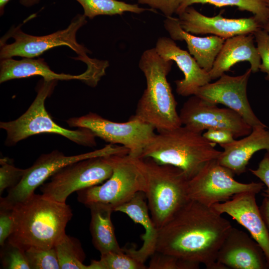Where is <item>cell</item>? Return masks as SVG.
<instances>
[{
	"label": "cell",
	"mask_w": 269,
	"mask_h": 269,
	"mask_svg": "<svg viewBox=\"0 0 269 269\" xmlns=\"http://www.w3.org/2000/svg\"><path fill=\"white\" fill-rule=\"evenodd\" d=\"M195 3H209L218 7L236 6L239 10L252 13L261 27L269 21V7L265 0H183L176 13L179 14Z\"/></svg>",
	"instance_id": "25"
},
{
	"label": "cell",
	"mask_w": 269,
	"mask_h": 269,
	"mask_svg": "<svg viewBox=\"0 0 269 269\" xmlns=\"http://www.w3.org/2000/svg\"><path fill=\"white\" fill-rule=\"evenodd\" d=\"M260 210L269 234V198L264 197Z\"/></svg>",
	"instance_id": "38"
},
{
	"label": "cell",
	"mask_w": 269,
	"mask_h": 269,
	"mask_svg": "<svg viewBox=\"0 0 269 269\" xmlns=\"http://www.w3.org/2000/svg\"><path fill=\"white\" fill-rule=\"evenodd\" d=\"M257 194L253 191L238 193L212 207L221 214L229 215L249 232L263 250L269 269V234L257 204Z\"/></svg>",
	"instance_id": "16"
},
{
	"label": "cell",
	"mask_w": 269,
	"mask_h": 269,
	"mask_svg": "<svg viewBox=\"0 0 269 269\" xmlns=\"http://www.w3.org/2000/svg\"><path fill=\"white\" fill-rule=\"evenodd\" d=\"M253 34L261 59L259 70L266 74L265 79L269 81V32L261 28Z\"/></svg>",
	"instance_id": "33"
},
{
	"label": "cell",
	"mask_w": 269,
	"mask_h": 269,
	"mask_svg": "<svg viewBox=\"0 0 269 269\" xmlns=\"http://www.w3.org/2000/svg\"><path fill=\"white\" fill-rule=\"evenodd\" d=\"M75 0L83 7L84 14L91 19L100 15H122L126 12L140 14L148 9L118 0Z\"/></svg>",
	"instance_id": "26"
},
{
	"label": "cell",
	"mask_w": 269,
	"mask_h": 269,
	"mask_svg": "<svg viewBox=\"0 0 269 269\" xmlns=\"http://www.w3.org/2000/svg\"><path fill=\"white\" fill-rule=\"evenodd\" d=\"M234 175L231 170L221 165L218 159L208 162L189 179V199L211 207L227 201L238 193L248 191L258 193L265 186L263 182H238L234 179Z\"/></svg>",
	"instance_id": "12"
},
{
	"label": "cell",
	"mask_w": 269,
	"mask_h": 269,
	"mask_svg": "<svg viewBox=\"0 0 269 269\" xmlns=\"http://www.w3.org/2000/svg\"><path fill=\"white\" fill-rule=\"evenodd\" d=\"M30 269H60L55 247L25 251Z\"/></svg>",
	"instance_id": "29"
},
{
	"label": "cell",
	"mask_w": 269,
	"mask_h": 269,
	"mask_svg": "<svg viewBox=\"0 0 269 269\" xmlns=\"http://www.w3.org/2000/svg\"><path fill=\"white\" fill-rule=\"evenodd\" d=\"M111 156L90 158L65 166L51 176L49 182L40 186L42 194L65 203L72 193L103 183L113 172Z\"/></svg>",
	"instance_id": "11"
},
{
	"label": "cell",
	"mask_w": 269,
	"mask_h": 269,
	"mask_svg": "<svg viewBox=\"0 0 269 269\" xmlns=\"http://www.w3.org/2000/svg\"><path fill=\"white\" fill-rule=\"evenodd\" d=\"M250 171L266 186L267 188L263 191L262 195L269 198V152L267 151L257 169H250Z\"/></svg>",
	"instance_id": "36"
},
{
	"label": "cell",
	"mask_w": 269,
	"mask_h": 269,
	"mask_svg": "<svg viewBox=\"0 0 269 269\" xmlns=\"http://www.w3.org/2000/svg\"><path fill=\"white\" fill-rule=\"evenodd\" d=\"M9 0H0V11L1 15L3 14L4 6Z\"/></svg>",
	"instance_id": "40"
},
{
	"label": "cell",
	"mask_w": 269,
	"mask_h": 269,
	"mask_svg": "<svg viewBox=\"0 0 269 269\" xmlns=\"http://www.w3.org/2000/svg\"><path fill=\"white\" fill-rule=\"evenodd\" d=\"M39 1V0H20V3L25 6H31Z\"/></svg>",
	"instance_id": "39"
},
{
	"label": "cell",
	"mask_w": 269,
	"mask_h": 269,
	"mask_svg": "<svg viewBox=\"0 0 269 269\" xmlns=\"http://www.w3.org/2000/svg\"><path fill=\"white\" fill-rule=\"evenodd\" d=\"M0 195L4 191L15 186L23 176L25 169L15 167L10 159L4 157L0 159Z\"/></svg>",
	"instance_id": "32"
},
{
	"label": "cell",
	"mask_w": 269,
	"mask_h": 269,
	"mask_svg": "<svg viewBox=\"0 0 269 269\" xmlns=\"http://www.w3.org/2000/svg\"><path fill=\"white\" fill-rule=\"evenodd\" d=\"M182 126L197 133L211 129L231 132L236 138L249 134L252 127L236 112L192 95L183 105L179 114Z\"/></svg>",
	"instance_id": "13"
},
{
	"label": "cell",
	"mask_w": 269,
	"mask_h": 269,
	"mask_svg": "<svg viewBox=\"0 0 269 269\" xmlns=\"http://www.w3.org/2000/svg\"><path fill=\"white\" fill-rule=\"evenodd\" d=\"M217 263L225 269H268L265 254L257 242L233 227L219 250Z\"/></svg>",
	"instance_id": "17"
},
{
	"label": "cell",
	"mask_w": 269,
	"mask_h": 269,
	"mask_svg": "<svg viewBox=\"0 0 269 269\" xmlns=\"http://www.w3.org/2000/svg\"><path fill=\"white\" fill-rule=\"evenodd\" d=\"M250 68L243 74L232 76L224 73L216 82L201 87L194 95L210 103L222 104L240 115L252 128H269L254 113L247 96V85L252 73Z\"/></svg>",
	"instance_id": "14"
},
{
	"label": "cell",
	"mask_w": 269,
	"mask_h": 269,
	"mask_svg": "<svg viewBox=\"0 0 269 269\" xmlns=\"http://www.w3.org/2000/svg\"><path fill=\"white\" fill-rule=\"evenodd\" d=\"M183 0H137L138 3L146 4L152 9L159 10L166 17L172 16Z\"/></svg>",
	"instance_id": "34"
},
{
	"label": "cell",
	"mask_w": 269,
	"mask_h": 269,
	"mask_svg": "<svg viewBox=\"0 0 269 269\" xmlns=\"http://www.w3.org/2000/svg\"><path fill=\"white\" fill-rule=\"evenodd\" d=\"M54 247L60 269H90L83 264L86 256L78 239L65 234Z\"/></svg>",
	"instance_id": "27"
},
{
	"label": "cell",
	"mask_w": 269,
	"mask_h": 269,
	"mask_svg": "<svg viewBox=\"0 0 269 269\" xmlns=\"http://www.w3.org/2000/svg\"><path fill=\"white\" fill-rule=\"evenodd\" d=\"M181 28L194 34H211L225 39L235 36L254 33L261 28L257 19L252 16L241 18H228L221 13L209 17L190 6L178 14Z\"/></svg>",
	"instance_id": "15"
},
{
	"label": "cell",
	"mask_w": 269,
	"mask_h": 269,
	"mask_svg": "<svg viewBox=\"0 0 269 269\" xmlns=\"http://www.w3.org/2000/svg\"><path fill=\"white\" fill-rule=\"evenodd\" d=\"M0 260L3 269H30L25 251L8 240L1 246Z\"/></svg>",
	"instance_id": "30"
},
{
	"label": "cell",
	"mask_w": 269,
	"mask_h": 269,
	"mask_svg": "<svg viewBox=\"0 0 269 269\" xmlns=\"http://www.w3.org/2000/svg\"><path fill=\"white\" fill-rule=\"evenodd\" d=\"M138 158H150L161 164L181 169L189 179L209 161L218 159L222 151L202 133L184 126L157 131Z\"/></svg>",
	"instance_id": "3"
},
{
	"label": "cell",
	"mask_w": 269,
	"mask_h": 269,
	"mask_svg": "<svg viewBox=\"0 0 269 269\" xmlns=\"http://www.w3.org/2000/svg\"><path fill=\"white\" fill-rule=\"evenodd\" d=\"M164 26L173 40L184 41L189 53L199 65L209 72L226 39L211 35L199 37L184 30L178 18L166 17Z\"/></svg>",
	"instance_id": "21"
},
{
	"label": "cell",
	"mask_w": 269,
	"mask_h": 269,
	"mask_svg": "<svg viewBox=\"0 0 269 269\" xmlns=\"http://www.w3.org/2000/svg\"><path fill=\"white\" fill-rule=\"evenodd\" d=\"M40 76L45 80H78L86 84L88 78L85 72L79 75L56 73L52 71L43 59L24 58L16 60L12 58L1 60L0 83L8 80Z\"/></svg>",
	"instance_id": "23"
},
{
	"label": "cell",
	"mask_w": 269,
	"mask_h": 269,
	"mask_svg": "<svg viewBox=\"0 0 269 269\" xmlns=\"http://www.w3.org/2000/svg\"><path fill=\"white\" fill-rule=\"evenodd\" d=\"M11 210L13 227L7 240L24 251L54 247L66 234L73 215L66 203L35 193Z\"/></svg>",
	"instance_id": "2"
},
{
	"label": "cell",
	"mask_w": 269,
	"mask_h": 269,
	"mask_svg": "<svg viewBox=\"0 0 269 269\" xmlns=\"http://www.w3.org/2000/svg\"><path fill=\"white\" fill-rule=\"evenodd\" d=\"M261 28L269 32V21L263 25Z\"/></svg>",
	"instance_id": "41"
},
{
	"label": "cell",
	"mask_w": 269,
	"mask_h": 269,
	"mask_svg": "<svg viewBox=\"0 0 269 269\" xmlns=\"http://www.w3.org/2000/svg\"><path fill=\"white\" fill-rule=\"evenodd\" d=\"M128 153L125 147L109 143L102 148L75 155L67 156L58 150L42 154L30 167L25 169L20 182L7 190V196L0 197V207L11 209L16 204L26 200L47 179L68 164L95 157Z\"/></svg>",
	"instance_id": "9"
},
{
	"label": "cell",
	"mask_w": 269,
	"mask_h": 269,
	"mask_svg": "<svg viewBox=\"0 0 269 269\" xmlns=\"http://www.w3.org/2000/svg\"><path fill=\"white\" fill-rule=\"evenodd\" d=\"M90 210V230L93 244L101 254L112 251H120L123 248L117 240L111 220L114 210L109 205L95 203L86 206Z\"/></svg>",
	"instance_id": "24"
},
{
	"label": "cell",
	"mask_w": 269,
	"mask_h": 269,
	"mask_svg": "<svg viewBox=\"0 0 269 269\" xmlns=\"http://www.w3.org/2000/svg\"><path fill=\"white\" fill-rule=\"evenodd\" d=\"M155 48L161 57L175 62L182 72L184 78L175 82L176 92L179 95H194L199 88L212 80L209 72L202 68L189 52L180 48L171 38L159 37Z\"/></svg>",
	"instance_id": "18"
},
{
	"label": "cell",
	"mask_w": 269,
	"mask_h": 269,
	"mask_svg": "<svg viewBox=\"0 0 269 269\" xmlns=\"http://www.w3.org/2000/svg\"><path fill=\"white\" fill-rule=\"evenodd\" d=\"M261 126L252 128L251 133L241 139L222 144L223 148L218 161L222 165L239 175L246 171L252 156L265 149L269 152V131Z\"/></svg>",
	"instance_id": "20"
},
{
	"label": "cell",
	"mask_w": 269,
	"mask_h": 269,
	"mask_svg": "<svg viewBox=\"0 0 269 269\" xmlns=\"http://www.w3.org/2000/svg\"><path fill=\"white\" fill-rule=\"evenodd\" d=\"M146 184L145 195L151 219L158 229L189 199V179L180 168L137 157Z\"/></svg>",
	"instance_id": "6"
},
{
	"label": "cell",
	"mask_w": 269,
	"mask_h": 269,
	"mask_svg": "<svg viewBox=\"0 0 269 269\" xmlns=\"http://www.w3.org/2000/svg\"><path fill=\"white\" fill-rule=\"evenodd\" d=\"M254 40L253 33L226 39L209 72L211 80L219 78L235 64L243 61L249 62L253 73L260 71L261 59Z\"/></svg>",
	"instance_id": "19"
},
{
	"label": "cell",
	"mask_w": 269,
	"mask_h": 269,
	"mask_svg": "<svg viewBox=\"0 0 269 269\" xmlns=\"http://www.w3.org/2000/svg\"><path fill=\"white\" fill-rule=\"evenodd\" d=\"M232 228L213 207L189 199L158 229L155 252L209 269H225L217 263L219 250Z\"/></svg>",
	"instance_id": "1"
},
{
	"label": "cell",
	"mask_w": 269,
	"mask_h": 269,
	"mask_svg": "<svg viewBox=\"0 0 269 269\" xmlns=\"http://www.w3.org/2000/svg\"><path fill=\"white\" fill-rule=\"evenodd\" d=\"M146 197L143 192H137L130 200L117 207L115 212L127 215L134 222L141 225L144 229L141 237L143 244L136 250L131 248L132 253L141 262L145 261L156 251L158 230L149 215Z\"/></svg>",
	"instance_id": "22"
},
{
	"label": "cell",
	"mask_w": 269,
	"mask_h": 269,
	"mask_svg": "<svg viewBox=\"0 0 269 269\" xmlns=\"http://www.w3.org/2000/svg\"><path fill=\"white\" fill-rule=\"evenodd\" d=\"M265 0L267 2V4H268V6L269 7V0Z\"/></svg>",
	"instance_id": "42"
},
{
	"label": "cell",
	"mask_w": 269,
	"mask_h": 269,
	"mask_svg": "<svg viewBox=\"0 0 269 269\" xmlns=\"http://www.w3.org/2000/svg\"><path fill=\"white\" fill-rule=\"evenodd\" d=\"M173 61L161 57L155 47L145 50L139 61L146 87L138 101L134 116L157 131L182 126L176 110L177 102L167 79Z\"/></svg>",
	"instance_id": "4"
},
{
	"label": "cell",
	"mask_w": 269,
	"mask_h": 269,
	"mask_svg": "<svg viewBox=\"0 0 269 269\" xmlns=\"http://www.w3.org/2000/svg\"></svg>",
	"instance_id": "43"
},
{
	"label": "cell",
	"mask_w": 269,
	"mask_h": 269,
	"mask_svg": "<svg viewBox=\"0 0 269 269\" xmlns=\"http://www.w3.org/2000/svg\"><path fill=\"white\" fill-rule=\"evenodd\" d=\"M70 127L86 128L94 134L111 144H120L127 148L129 154L139 157L154 135L155 129L150 124L131 116L126 122H116L92 112L66 120Z\"/></svg>",
	"instance_id": "10"
},
{
	"label": "cell",
	"mask_w": 269,
	"mask_h": 269,
	"mask_svg": "<svg viewBox=\"0 0 269 269\" xmlns=\"http://www.w3.org/2000/svg\"><path fill=\"white\" fill-rule=\"evenodd\" d=\"M86 16L77 14L63 30L44 36H33L23 32L20 26L13 27L1 38V60L20 56L33 58L53 47L66 46L78 55L76 59L87 65L86 71L96 80H101L109 66L107 61L90 58V51L79 44L76 38L78 30L87 23Z\"/></svg>",
	"instance_id": "5"
},
{
	"label": "cell",
	"mask_w": 269,
	"mask_h": 269,
	"mask_svg": "<svg viewBox=\"0 0 269 269\" xmlns=\"http://www.w3.org/2000/svg\"><path fill=\"white\" fill-rule=\"evenodd\" d=\"M0 245L2 246L11 235L13 221L12 210L0 207Z\"/></svg>",
	"instance_id": "35"
},
{
	"label": "cell",
	"mask_w": 269,
	"mask_h": 269,
	"mask_svg": "<svg viewBox=\"0 0 269 269\" xmlns=\"http://www.w3.org/2000/svg\"><path fill=\"white\" fill-rule=\"evenodd\" d=\"M58 80L43 79L37 87L36 96L26 111L15 120L2 122L0 128L6 133L5 144L7 146L33 135L51 133L63 136L77 144L93 147L96 136L89 130L79 128L70 130L57 124L47 112L45 102L53 92Z\"/></svg>",
	"instance_id": "7"
},
{
	"label": "cell",
	"mask_w": 269,
	"mask_h": 269,
	"mask_svg": "<svg viewBox=\"0 0 269 269\" xmlns=\"http://www.w3.org/2000/svg\"><path fill=\"white\" fill-rule=\"evenodd\" d=\"M90 269H147L131 252L130 248H123L120 251H112L101 254L98 261L92 260Z\"/></svg>",
	"instance_id": "28"
},
{
	"label": "cell",
	"mask_w": 269,
	"mask_h": 269,
	"mask_svg": "<svg viewBox=\"0 0 269 269\" xmlns=\"http://www.w3.org/2000/svg\"><path fill=\"white\" fill-rule=\"evenodd\" d=\"M199 265L172 255L155 252L150 256L147 267L148 269H196Z\"/></svg>",
	"instance_id": "31"
},
{
	"label": "cell",
	"mask_w": 269,
	"mask_h": 269,
	"mask_svg": "<svg viewBox=\"0 0 269 269\" xmlns=\"http://www.w3.org/2000/svg\"><path fill=\"white\" fill-rule=\"evenodd\" d=\"M210 141L222 144L231 143L235 140L233 134L230 131L221 129H211L202 134Z\"/></svg>",
	"instance_id": "37"
},
{
	"label": "cell",
	"mask_w": 269,
	"mask_h": 269,
	"mask_svg": "<svg viewBox=\"0 0 269 269\" xmlns=\"http://www.w3.org/2000/svg\"><path fill=\"white\" fill-rule=\"evenodd\" d=\"M113 172L103 183L77 192L79 202L88 205L100 203L110 205L115 211L137 192H145L146 184L137 157L127 154L112 155Z\"/></svg>",
	"instance_id": "8"
}]
</instances>
